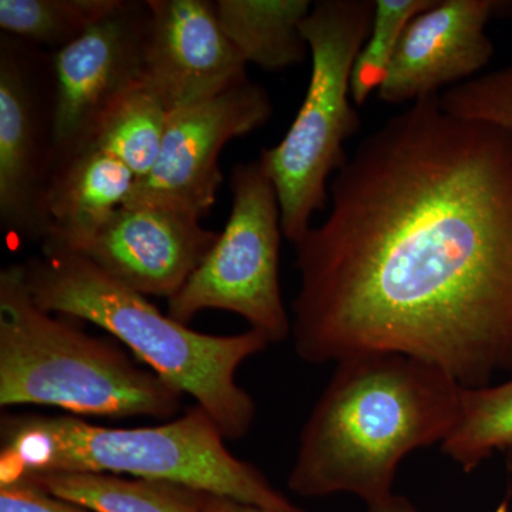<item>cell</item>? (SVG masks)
Here are the masks:
<instances>
[{
    "mask_svg": "<svg viewBox=\"0 0 512 512\" xmlns=\"http://www.w3.org/2000/svg\"><path fill=\"white\" fill-rule=\"evenodd\" d=\"M23 274L43 311L106 330L134 359L192 397L225 439L247 436L256 404L239 386L237 373L242 363L271 345L261 333L249 329L237 335H210L192 330L82 255L32 256L23 264Z\"/></svg>",
    "mask_w": 512,
    "mask_h": 512,
    "instance_id": "obj_3",
    "label": "cell"
},
{
    "mask_svg": "<svg viewBox=\"0 0 512 512\" xmlns=\"http://www.w3.org/2000/svg\"><path fill=\"white\" fill-rule=\"evenodd\" d=\"M225 440L198 406L158 426L130 429L70 414H6L0 424V480L90 471L180 485L265 512H305L254 464L235 457Z\"/></svg>",
    "mask_w": 512,
    "mask_h": 512,
    "instance_id": "obj_4",
    "label": "cell"
},
{
    "mask_svg": "<svg viewBox=\"0 0 512 512\" xmlns=\"http://www.w3.org/2000/svg\"><path fill=\"white\" fill-rule=\"evenodd\" d=\"M52 55L22 40H0V222L15 237L40 242L46 192L55 168Z\"/></svg>",
    "mask_w": 512,
    "mask_h": 512,
    "instance_id": "obj_8",
    "label": "cell"
},
{
    "mask_svg": "<svg viewBox=\"0 0 512 512\" xmlns=\"http://www.w3.org/2000/svg\"><path fill=\"white\" fill-rule=\"evenodd\" d=\"M439 100L458 117L512 128V55L501 69L451 87Z\"/></svg>",
    "mask_w": 512,
    "mask_h": 512,
    "instance_id": "obj_21",
    "label": "cell"
},
{
    "mask_svg": "<svg viewBox=\"0 0 512 512\" xmlns=\"http://www.w3.org/2000/svg\"><path fill=\"white\" fill-rule=\"evenodd\" d=\"M197 498L201 512H265L252 507V505L238 503V501L217 497V495L200 493V491H197Z\"/></svg>",
    "mask_w": 512,
    "mask_h": 512,
    "instance_id": "obj_23",
    "label": "cell"
},
{
    "mask_svg": "<svg viewBox=\"0 0 512 512\" xmlns=\"http://www.w3.org/2000/svg\"><path fill=\"white\" fill-rule=\"evenodd\" d=\"M20 477L93 512H201L197 491L180 485L90 471H42Z\"/></svg>",
    "mask_w": 512,
    "mask_h": 512,
    "instance_id": "obj_16",
    "label": "cell"
},
{
    "mask_svg": "<svg viewBox=\"0 0 512 512\" xmlns=\"http://www.w3.org/2000/svg\"><path fill=\"white\" fill-rule=\"evenodd\" d=\"M146 82L168 110L217 96L247 80L210 0H147Z\"/></svg>",
    "mask_w": 512,
    "mask_h": 512,
    "instance_id": "obj_12",
    "label": "cell"
},
{
    "mask_svg": "<svg viewBox=\"0 0 512 512\" xmlns=\"http://www.w3.org/2000/svg\"><path fill=\"white\" fill-rule=\"evenodd\" d=\"M220 232L170 208L124 205L76 255L144 296L171 299L200 268Z\"/></svg>",
    "mask_w": 512,
    "mask_h": 512,
    "instance_id": "obj_11",
    "label": "cell"
},
{
    "mask_svg": "<svg viewBox=\"0 0 512 512\" xmlns=\"http://www.w3.org/2000/svg\"><path fill=\"white\" fill-rule=\"evenodd\" d=\"M441 450L466 473L497 451L512 450V376L503 383L463 387L456 426Z\"/></svg>",
    "mask_w": 512,
    "mask_h": 512,
    "instance_id": "obj_18",
    "label": "cell"
},
{
    "mask_svg": "<svg viewBox=\"0 0 512 512\" xmlns=\"http://www.w3.org/2000/svg\"><path fill=\"white\" fill-rule=\"evenodd\" d=\"M0 512H93L42 490L28 477L0 480Z\"/></svg>",
    "mask_w": 512,
    "mask_h": 512,
    "instance_id": "obj_22",
    "label": "cell"
},
{
    "mask_svg": "<svg viewBox=\"0 0 512 512\" xmlns=\"http://www.w3.org/2000/svg\"><path fill=\"white\" fill-rule=\"evenodd\" d=\"M508 511H510V504L507 500L498 505L497 510H495V512ZM366 512H419V510L403 495L393 494L392 497L387 498L382 503L366 507Z\"/></svg>",
    "mask_w": 512,
    "mask_h": 512,
    "instance_id": "obj_24",
    "label": "cell"
},
{
    "mask_svg": "<svg viewBox=\"0 0 512 512\" xmlns=\"http://www.w3.org/2000/svg\"><path fill=\"white\" fill-rule=\"evenodd\" d=\"M136 183L126 165L93 146L59 161L46 192L42 254H77L126 205Z\"/></svg>",
    "mask_w": 512,
    "mask_h": 512,
    "instance_id": "obj_14",
    "label": "cell"
},
{
    "mask_svg": "<svg viewBox=\"0 0 512 512\" xmlns=\"http://www.w3.org/2000/svg\"><path fill=\"white\" fill-rule=\"evenodd\" d=\"M168 116L163 99L141 83L107 111L89 146L117 158L141 180L160 156Z\"/></svg>",
    "mask_w": 512,
    "mask_h": 512,
    "instance_id": "obj_17",
    "label": "cell"
},
{
    "mask_svg": "<svg viewBox=\"0 0 512 512\" xmlns=\"http://www.w3.org/2000/svg\"><path fill=\"white\" fill-rule=\"evenodd\" d=\"M373 15L372 0H320L303 20L312 56L305 100L285 137L259 158L278 195L282 232L293 245L326 207L329 177L349 158L343 144L359 130L350 77Z\"/></svg>",
    "mask_w": 512,
    "mask_h": 512,
    "instance_id": "obj_6",
    "label": "cell"
},
{
    "mask_svg": "<svg viewBox=\"0 0 512 512\" xmlns=\"http://www.w3.org/2000/svg\"><path fill=\"white\" fill-rule=\"evenodd\" d=\"M436 0H376L369 36L357 53L350 77V94L362 106L386 82L404 30Z\"/></svg>",
    "mask_w": 512,
    "mask_h": 512,
    "instance_id": "obj_20",
    "label": "cell"
},
{
    "mask_svg": "<svg viewBox=\"0 0 512 512\" xmlns=\"http://www.w3.org/2000/svg\"><path fill=\"white\" fill-rule=\"evenodd\" d=\"M147 2H126L50 53L55 74V165L92 143L107 111L146 82Z\"/></svg>",
    "mask_w": 512,
    "mask_h": 512,
    "instance_id": "obj_10",
    "label": "cell"
},
{
    "mask_svg": "<svg viewBox=\"0 0 512 512\" xmlns=\"http://www.w3.org/2000/svg\"><path fill=\"white\" fill-rule=\"evenodd\" d=\"M497 13H503L504 16L512 18V2H498L495 15H497Z\"/></svg>",
    "mask_w": 512,
    "mask_h": 512,
    "instance_id": "obj_25",
    "label": "cell"
},
{
    "mask_svg": "<svg viewBox=\"0 0 512 512\" xmlns=\"http://www.w3.org/2000/svg\"><path fill=\"white\" fill-rule=\"evenodd\" d=\"M507 466L510 468V471L512 473V450L507 451Z\"/></svg>",
    "mask_w": 512,
    "mask_h": 512,
    "instance_id": "obj_26",
    "label": "cell"
},
{
    "mask_svg": "<svg viewBox=\"0 0 512 512\" xmlns=\"http://www.w3.org/2000/svg\"><path fill=\"white\" fill-rule=\"evenodd\" d=\"M184 394L123 346L37 306L23 264L0 271V406H45L70 416L173 420Z\"/></svg>",
    "mask_w": 512,
    "mask_h": 512,
    "instance_id": "obj_5",
    "label": "cell"
},
{
    "mask_svg": "<svg viewBox=\"0 0 512 512\" xmlns=\"http://www.w3.org/2000/svg\"><path fill=\"white\" fill-rule=\"evenodd\" d=\"M215 6L222 30L247 64L281 72L311 53L302 33L309 0H218Z\"/></svg>",
    "mask_w": 512,
    "mask_h": 512,
    "instance_id": "obj_15",
    "label": "cell"
},
{
    "mask_svg": "<svg viewBox=\"0 0 512 512\" xmlns=\"http://www.w3.org/2000/svg\"><path fill=\"white\" fill-rule=\"evenodd\" d=\"M271 99L251 80L170 111L160 156L138 180L126 205L170 208L201 218L210 212L224 177L220 156L232 138L268 123Z\"/></svg>",
    "mask_w": 512,
    "mask_h": 512,
    "instance_id": "obj_9",
    "label": "cell"
},
{
    "mask_svg": "<svg viewBox=\"0 0 512 512\" xmlns=\"http://www.w3.org/2000/svg\"><path fill=\"white\" fill-rule=\"evenodd\" d=\"M124 0H0V29L53 52L106 19Z\"/></svg>",
    "mask_w": 512,
    "mask_h": 512,
    "instance_id": "obj_19",
    "label": "cell"
},
{
    "mask_svg": "<svg viewBox=\"0 0 512 512\" xmlns=\"http://www.w3.org/2000/svg\"><path fill=\"white\" fill-rule=\"evenodd\" d=\"M231 212L224 231L167 313L188 325L198 313L225 311L247 320L269 343L291 335L279 279L281 210L259 161L239 163L229 178Z\"/></svg>",
    "mask_w": 512,
    "mask_h": 512,
    "instance_id": "obj_7",
    "label": "cell"
},
{
    "mask_svg": "<svg viewBox=\"0 0 512 512\" xmlns=\"http://www.w3.org/2000/svg\"><path fill=\"white\" fill-rule=\"evenodd\" d=\"M461 393L439 367L399 353L336 363L303 426L289 490L305 498L355 495L366 507L382 503L394 494L404 458L447 439Z\"/></svg>",
    "mask_w": 512,
    "mask_h": 512,
    "instance_id": "obj_2",
    "label": "cell"
},
{
    "mask_svg": "<svg viewBox=\"0 0 512 512\" xmlns=\"http://www.w3.org/2000/svg\"><path fill=\"white\" fill-rule=\"evenodd\" d=\"M495 0H436L404 30L386 82L384 103H416L439 96L443 87L476 79L490 63L494 46L485 28Z\"/></svg>",
    "mask_w": 512,
    "mask_h": 512,
    "instance_id": "obj_13",
    "label": "cell"
},
{
    "mask_svg": "<svg viewBox=\"0 0 512 512\" xmlns=\"http://www.w3.org/2000/svg\"><path fill=\"white\" fill-rule=\"evenodd\" d=\"M296 242V355L399 353L461 387L512 375V128L412 103L369 134Z\"/></svg>",
    "mask_w": 512,
    "mask_h": 512,
    "instance_id": "obj_1",
    "label": "cell"
}]
</instances>
